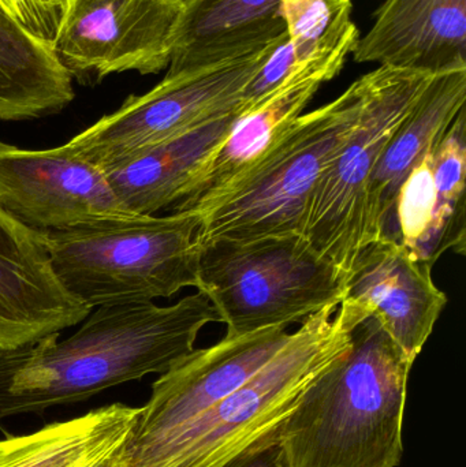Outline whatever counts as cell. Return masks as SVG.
<instances>
[{
  "mask_svg": "<svg viewBox=\"0 0 466 467\" xmlns=\"http://www.w3.org/2000/svg\"><path fill=\"white\" fill-rule=\"evenodd\" d=\"M210 323L221 320L208 296L197 291L170 306L96 307L66 339L54 332L0 350V422L161 375L194 350Z\"/></svg>",
  "mask_w": 466,
  "mask_h": 467,
  "instance_id": "1",
  "label": "cell"
},
{
  "mask_svg": "<svg viewBox=\"0 0 466 467\" xmlns=\"http://www.w3.org/2000/svg\"><path fill=\"white\" fill-rule=\"evenodd\" d=\"M413 362L375 318L279 425L286 467H399Z\"/></svg>",
  "mask_w": 466,
  "mask_h": 467,
  "instance_id": "2",
  "label": "cell"
},
{
  "mask_svg": "<svg viewBox=\"0 0 466 467\" xmlns=\"http://www.w3.org/2000/svg\"><path fill=\"white\" fill-rule=\"evenodd\" d=\"M338 306L306 318L271 361L212 408L155 441L123 446L120 467H222L273 432L352 346Z\"/></svg>",
  "mask_w": 466,
  "mask_h": 467,
  "instance_id": "3",
  "label": "cell"
},
{
  "mask_svg": "<svg viewBox=\"0 0 466 467\" xmlns=\"http://www.w3.org/2000/svg\"><path fill=\"white\" fill-rule=\"evenodd\" d=\"M197 226L192 213H172L40 233L62 287L93 310L199 290Z\"/></svg>",
  "mask_w": 466,
  "mask_h": 467,
  "instance_id": "4",
  "label": "cell"
},
{
  "mask_svg": "<svg viewBox=\"0 0 466 467\" xmlns=\"http://www.w3.org/2000/svg\"><path fill=\"white\" fill-rule=\"evenodd\" d=\"M197 244V291L210 299L229 339L289 328L344 299L347 285L337 269L301 235Z\"/></svg>",
  "mask_w": 466,
  "mask_h": 467,
  "instance_id": "5",
  "label": "cell"
},
{
  "mask_svg": "<svg viewBox=\"0 0 466 467\" xmlns=\"http://www.w3.org/2000/svg\"><path fill=\"white\" fill-rule=\"evenodd\" d=\"M364 92L363 76L336 100L298 117L270 155L197 218V244L300 235L312 192L355 128Z\"/></svg>",
  "mask_w": 466,
  "mask_h": 467,
  "instance_id": "6",
  "label": "cell"
},
{
  "mask_svg": "<svg viewBox=\"0 0 466 467\" xmlns=\"http://www.w3.org/2000/svg\"><path fill=\"white\" fill-rule=\"evenodd\" d=\"M434 77L391 66L364 74L366 92L357 122L312 192L300 235L337 269L345 285L364 250L377 242L367 215L375 170Z\"/></svg>",
  "mask_w": 466,
  "mask_h": 467,
  "instance_id": "7",
  "label": "cell"
},
{
  "mask_svg": "<svg viewBox=\"0 0 466 467\" xmlns=\"http://www.w3.org/2000/svg\"><path fill=\"white\" fill-rule=\"evenodd\" d=\"M286 38L194 70L166 74L150 92L129 96L111 114L66 142L101 170L207 120L243 109V93Z\"/></svg>",
  "mask_w": 466,
  "mask_h": 467,
  "instance_id": "8",
  "label": "cell"
},
{
  "mask_svg": "<svg viewBox=\"0 0 466 467\" xmlns=\"http://www.w3.org/2000/svg\"><path fill=\"white\" fill-rule=\"evenodd\" d=\"M353 3L345 5L316 51L278 87L245 107L218 150L191 183L171 213L199 218L226 196L282 141L325 82L338 76L355 51L360 32L352 21Z\"/></svg>",
  "mask_w": 466,
  "mask_h": 467,
  "instance_id": "9",
  "label": "cell"
},
{
  "mask_svg": "<svg viewBox=\"0 0 466 467\" xmlns=\"http://www.w3.org/2000/svg\"><path fill=\"white\" fill-rule=\"evenodd\" d=\"M183 0H68L52 52L84 85L169 67Z\"/></svg>",
  "mask_w": 466,
  "mask_h": 467,
  "instance_id": "10",
  "label": "cell"
},
{
  "mask_svg": "<svg viewBox=\"0 0 466 467\" xmlns=\"http://www.w3.org/2000/svg\"><path fill=\"white\" fill-rule=\"evenodd\" d=\"M0 210L36 232L137 216L118 200L106 172L67 144L25 150L2 140Z\"/></svg>",
  "mask_w": 466,
  "mask_h": 467,
  "instance_id": "11",
  "label": "cell"
},
{
  "mask_svg": "<svg viewBox=\"0 0 466 467\" xmlns=\"http://www.w3.org/2000/svg\"><path fill=\"white\" fill-rule=\"evenodd\" d=\"M290 335L286 327H273L194 348L152 384L125 447L155 441L229 397L275 357Z\"/></svg>",
  "mask_w": 466,
  "mask_h": 467,
  "instance_id": "12",
  "label": "cell"
},
{
  "mask_svg": "<svg viewBox=\"0 0 466 467\" xmlns=\"http://www.w3.org/2000/svg\"><path fill=\"white\" fill-rule=\"evenodd\" d=\"M431 264L416 260L396 238L383 235L356 263L338 310L350 329L375 318L415 364L448 305Z\"/></svg>",
  "mask_w": 466,
  "mask_h": 467,
  "instance_id": "13",
  "label": "cell"
},
{
  "mask_svg": "<svg viewBox=\"0 0 466 467\" xmlns=\"http://www.w3.org/2000/svg\"><path fill=\"white\" fill-rule=\"evenodd\" d=\"M90 312L55 276L41 233L0 210V350L70 328Z\"/></svg>",
  "mask_w": 466,
  "mask_h": 467,
  "instance_id": "14",
  "label": "cell"
},
{
  "mask_svg": "<svg viewBox=\"0 0 466 467\" xmlns=\"http://www.w3.org/2000/svg\"><path fill=\"white\" fill-rule=\"evenodd\" d=\"M358 63L442 74L466 68V0H386L353 51Z\"/></svg>",
  "mask_w": 466,
  "mask_h": 467,
  "instance_id": "15",
  "label": "cell"
},
{
  "mask_svg": "<svg viewBox=\"0 0 466 467\" xmlns=\"http://www.w3.org/2000/svg\"><path fill=\"white\" fill-rule=\"evenodd\" d=\"M243 109L207 120L103 170L131 215L153 216L183 199Z\"/></svg>",
  "mask_w": 466,
  "mask_h": 467,
  "instance_id": "16",
  "label": "cell"
},
{
  "mask_svg": "<svg viewBox=\"0 0 466 467\" xmlns=\"http://www.w3.org/2000/svg\"><path fill=\"white\" fill-rule=\"evenodd\" d=\"M286 37L282 0H183L167 74L243 57Z\"/></svg>",
  "mask_w": 466,
  "mask_h": 467,
  "instance_id": "17",
  "label": "cell"
},
{
  "mask_svg": "<svg viewBox=\"0 0 466 467\" xmlns=\"http://www.w3.org/2000/svg\"><path fill=\"white\" fill-rule=\"evenodd\" d=\"M465 101L466 68L437 74L391 137L367 197V215L375 241L388 230L402 183L427 150L443 139L459 112L465 109Z\"/></svg>",
  "mask_w": 466,
  "mask_h": 467,
  "instance_id": "18",
  "label": "cell"
},
{
  "mask_svg": "<svg viewBox=\"0 0 466 467\" xmlns=\"http://www.w3.org/2000/svg\"><path fill=\"white\" fill-rule=\"evenodd\" d=\"M140 410L112 403L36 432L0 439V467H120Z\"/></svg>",
  "mask_w": 466,
  "mask_h": 467,
  "instance_id": "19",
  "label": "cell"
},
{
  "mask_svg": "<svg viewBox=\"0 0 466 467\" xmlns=\"http://www.w3.org/2000/svg\"><path fill=\"white\" fill-rule=\"evenodd\" d=\"M73 99V79L51 44L30 33L0 3V120L59 114Z\"/></svg>",
  "mask_w": 466,
  "mask_h": 467,
  "instance_id": "20",
  "label": "cell"
},
{
  "mask_svg": "<svg viewBox=\"0 0 466 467\" xmlns=\"http://www.w3.org/2000/svg\"><path fill=\"white\" fill-rule=\"evenodd\" d=\"M465 109L446 131L434 156V180L438 194L435 257L451 249L465 253Z\"/></svg>",
  "mask_w": 466,
  "mask_h": 467,
  "instance_id": "21",
  "label": "cell"
},
{
  "mask_svg": "<svg viewBox=\"0 0 466 467\" xmlns=\"http://www.w3.org/2000/svg\"><path fill=\"white\" fill-rule=\"evenodd\" d=\"M68 0H16L18 21L33 35L52 44Z\"/></svg>",
  "mask_w": 466,
  "mask_h": 467,
  "instance_id": "22",
  "label": "cell"
},
{
  "mask_svg": "<svg viewBox=\"0 0 466 467\" xmlns=\"http://www.w3.org/2000/svg\"><path fill=\"white\" fill-rule=\"evenodd\" d=\"M278 430L279 427L263 436L259 441L222 467H286L279 444Z\"/></svg>",
  "mask_w": 466,
  "mask_h": 467,
  "instance_id": "23",
  "label": "cell"
},
{
  "mask_svg": "<svg viewBox=\"0 0 466 467\" xmlns=\"http://www.w3.org/2000/svg\"><path fill=\"white\" fill-rule=\"evenodd\" d=\"M282 2H284V13L289 25L290 35L303 24L304 19L327 7L333 0H282Z\"/></svg>",
  "mask_w": 466,
  "mask_h": 467,
  "instance_id": "24",
  "label": "cell"
},
{
  "mask_svg": "<svg viewBox=\"0 0 466 467\" xmlns=\"http://www.w3.org/2000/svg\"><path fill=\"white\" fill-rule=\"evenodd\" d=\"M5 10L7 11L8 14L14 16V18L18 19L16 16V0H0Z\"/></svg>",
  "mask_w": 466,
  "mask_h": 467,
  "instance_id": "25",
  "label": "cell"
}]
</instances>
